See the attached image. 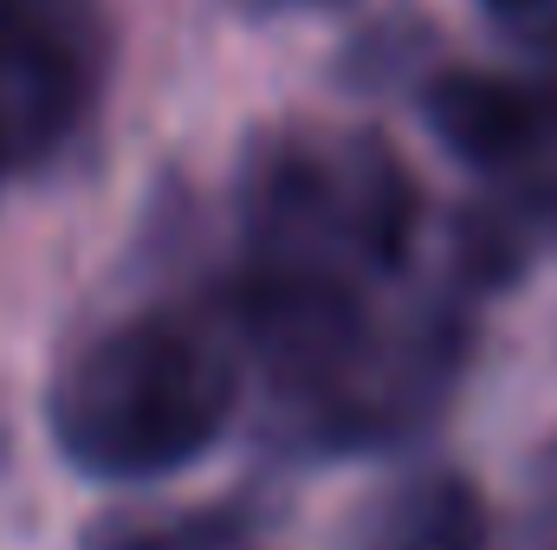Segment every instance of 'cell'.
Wrapping results in <instances>:
<instances>
[{"label":"cell","mask_w":557,"mask_h":550,"mask_svg":"<svg viewBox=\"0 0 557 550\" xmlns=\"http://www.w3.org/2000/svg\"><path fill=\"white\" fill-rule=\"evenodd\" d=\"M221 421L227 376L188 330L162 317H131L85 337L46 389V434L59 460L111 486L182 473L221 440Z\"/></svg>","instance_id":"6da1fadb"},{"label":"cell","mask_w":557,"mask_h":550,"mask_svg":"<svg viewBox=\"0 0 557 550\" xmlns=\"http://www.w3.org/2000/svg\"><path fill=\"white\" fill-rule=\"evenodd\" d=\"M428 124H434V137L447 149H460L473 162H506L532 137V104H525V91H512L499 78L447 72L428 91Z\"/></svg>","instance_id":"7a4b0ae2"},{"label":"cell","mask_w":557,"mask_h":550,"mask_svg":"<svg viewBox=\"0 0 557 550\" xmlns=\"http://www.w3.org/2000/svg\"><path fill=\"white\" fill-rule=\"evenodd\" d=\"M486 545V512L467 479H434L396 499L389 525L376 532V550H480Z\"/></svg>","instance_id":"3957f363"},{"label":"cell","mask_w":557,"mask_h":550,"mask_svg":"<svg viewBox=\"0 0 557 550\" xmlns=\"http://www.w3.org/2000/svg\"><path fill=\"white\" fill-rule=\"evenodd\" d=\"M20 142H26V130H20L13 104L0 98V201H7V188H13V168H20Z\"/></svg>","instance_id":"277c9868"},{"label":"cell","mask_w":557,"mask_h":550,"mask_svg":"<svg viewBox=\"0 0 557 550\" xmlns=\"http://www.w3.org/2000/svg\"><path fill=\"white\" fill-rule=\"evenodd\" d=\"M499 13H532V7H545V0H493Z\"/></svg>","instance_id":"5b68a950"}]
</instances>
